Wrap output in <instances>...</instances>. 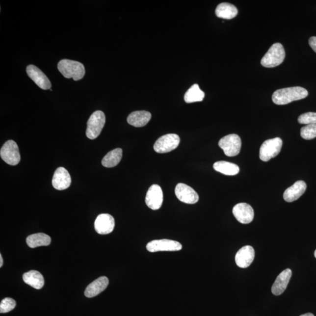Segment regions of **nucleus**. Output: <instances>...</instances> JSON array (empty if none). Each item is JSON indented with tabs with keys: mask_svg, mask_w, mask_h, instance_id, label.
I'll list each match as a JSON object with an SVG mask.
<instances>
[{
	"mask_svg": "<svg viewBox=\"0 0 316 316\" xmlns=\"http://www.w3.org/2000/svg\"><path fill=\"white\" fill-rule=\"evenodd\" d=\"M308 92L302 87H291L276 90L272 95V101L275 105H286L294 101L306 98Z\"/></svg>",
	"mask_w": 316,
	"mask_h": 316,
	"instance_id": "nucleus-1",
	"label": "nucleus"
},
{
	"mask_svg": "<svg viewBox=\"0 0 316 316\" xmlns=\"http://www.w3.org/2000/svg\"><path fill=\"white\" fill-rule=\"evenodd\" d=\"M57 69L66 79H74L75 81L80 80L85 75L84 66L80 62L69 59H63L57 64Z\"/></svg>",
	"mask_w": 316,
	"mask_h": 316,
	"instance_id": "nucleus-2",
	"label": "nucleus"
},
{
	"mask_svg": "<svg viewBox=\"0 0 316 316\" xmlns=\"http://www.w3.org/2000/svg\"><path fill=\"white\" fill-rule=\"evenodd\" d=\"M285 58V49L281 44L276 43L261 59V65L267 68H272L280 65Z\"/></svg>",
	"mask_w": 316,
	"mask_h": 316,
	"instance_id": "nucleus-3",
	"label": "nucleus"
},
{
	"mask_svg": "<svg viewBox=\"0 0 316 316\" xmlns=\"http://www.w3.org/2000/svg\"><path fill=\"white\" fill-rule=\"evenodd\" d=\"M105 123V116L102 111H96L91 115L87 121L86 136L88 138L95 139L102 132Z\"/></svg>",
	"mask_w": 316,
	"mask_h": 316,
	"instance_id": "nucleus-4",
	"label": "nucleus"
},
{
	"mask_svg": "<svg viewBox=\"0 0 316 316\" xmlns=\"http://www.w3.org/2000/svg\"><path fill=\"white\" fill-rule=\"evenodd\" d=\"M241 145V138L235 133L225 136L218 142V146L223 150L225 155L229 157L238 156Z\"/></svg>",
	"mask_w": 316,
	"mask_h": 316,
	"instance_id": "nucleus-5",
	"label": "nucleus"
},
{
	"mask_svg": "<svg viewBox=\"0 0 316 316\" xmlns=\"http://www.w3.org/2000/svg\"><path fill=\"white\" fill-rule=\"evenodd\" d=\"M282 140L276 137L269 139L263 143L260 148V158L263 162H268L270 159L277 156L282 147Z\"/></svg>",
	"mask_w": 316,
	"mask_h": 316,
	"instance_id": "nucleus-6",
	"label": "nucleus"
},
{
	"mask_svg": "<svg viewBox=\"0 0 316 316\" xmlns=\"http://www.w3.org/2000/svg\"><path fill=\"white\" fill-rule=\"evenodd\" d=\"M180 143V137L175 133H168L161 136L155 143V151L159 154L169 153L175 150Z\"/></svg>",
	"mask_w": 316,
	"mask_h": 316,
	"instance_id": "nucleus-7",
	"label": "nucleus"
},
{
	"mask_svg": "<svg viewBox=\"0 0 316 316\" xmlns=\"http://www.w3.org/2000/svg\"><path fill=\"white\" fill-rule=\"evenodd\" d=\"M0 156L8 165L15 166L19 163L21 156L16 142L13 140L6 142L0 151Z\"/></svg>",
	"mask_w": 316,
	"mask_h": 316,
	"instance_id": "nucleus-8",
	"label": "nucleus"
},
{
	"mask_svg": "<svg viewBox=\"0 0 316 316\" xmlns=\"http://www.w3.org/2000/svg\"><path fill=\"white\" fill-rule=\"evenodd\" d=\"M147 250L150 253L160 251H179L182 250L181 243L171 239H157L148 242Z\"/></svg>",
	"mask_w": 316,
	"mask_h": 316,
	"instance_id": "nucleus-9",
	"label": "nucleus"
},
{
	"mask_svg": "<svg viewBox=\"0 0 316 316\" xmlns=\"http://www.w3.org/2000/svg\"><path fill=\"white\" fill-rule=\"evenodd\" d=\"M175 194L181 202L186 204H195L199 199L198 194L196 191L184 184H179L176 185Z\"/></svg>",
	"mask_w": 316,
	"mask_h": 316,
	"instance_id": "nucleus-10",
	"label": "nucleus"
},
{
	"mask_svg": "<svg viewBox=\"0 0 316 316\" xmlns=\"http://www.w3.org/2000/svg\"><path fill=\"white\" fill-rule=\"evenodd\" d=\"M163 200V191L161 187L158 184L152 185L146 195V205L153 211H157L162 206Z\"/></svg>",
	"mask_w": 316,
	"mask_h": 316,
	"instance_id": "nucleus-11",
	"label": "nucleus"
},
{
	"mask_svg": "<svg viewBox=\"0 0 316 316\" xmlns=\"http://www.w3.org/2000/svg\"><path fill=\"white\" fill-rule=\"evenodd\" d=\"M233 213L237 221L241 224L250 223L254 219V210L247 203H241L236 205L233 209Z\"/></svg>",
	"mask_w": 316,
	"mask_h": 316,
	"instance_id": "nucleus-12",
	"label": "nucleus"
},
{
	"mask_svg": "<svg viewBox=\"0 0 316 316\" xmlns=\"http://www.w3.org/2000/svg\"><path fill=\"white\" fill-rule=\"evenodd\" d=\"M26 73L30 79L34 81L39 87L43 90L51 89V83L44 73L35 65L27 66Z\"/></svg>",
	"mask_w": 316,
	"mask_h": 316,
	"instance_id": "nucleus-13",
	"label": "nucleus"
},
{
	"mask_svg": "<svg viewBox=\"0 0 316 316\" xmlns=\"http://www.w3.org/2000/svg\"><path fill=\"white\" fill-rule=\"evenodd\" d=\"M114 227V218L110 214H100L95 222V230L99 235H108L113 231Z\"/></svg>",
	"mask_w": 316,
	"mask_h": 316,
	"instance_id": "nucleus-14",
	"label": "nucleus"
},
{
	"mask_svg": "<svg viewBox=\"0 0 316 316\" xmlns=\"http://www.w3.org/2000/svg\"><path fill=\"white\" fill-rule=\"evenodd\" d=\"M71 177L69 173L63 167L56 170L53 176V186L54 189L63 190L68 189L71 184Z\"/></svg>",
	"mask_w": 316,
	"mask_h": 316,
	"instance_id": "nucleus-15",
	"label": "nucleus"
},
{
	"mask_svg": "<svg viewBox=\"0 0 316 316\" xmlns=\"http://www.w3.org/2000/svg\"><path fill=\"white\" fill-rule=\"evenodd\" d=\"M254 258V249L250 245L245 246L237 252L235 257L236 263L239 268H248L253 262Z\"/></svg>",
	"mask_w": 316,
	"mask_h": 316,
	"instance_id": "nucleus-16",
	"label": "nucleus"
},
{
	"mask_svg": "<svg viewBox=\"0 0 316 316\" xmlns=\"http://www.w3.org/2000/svg\"><path fill=\"white\" fill-rule=\"evenodd\" d=\"M291 275H292L291 270L290 269H287L278 276L271 289L272 292L274 295H281L284 292L290 281Z\"/></svg>",
	"mask_w": 316,
	"mask_h": 316,
	"instance_id": "nucleus-17",
	"label": "nucleus"
},
{
	"mask_svg": "<svg viewBox=\"0 0 316 316\" xmlns=\"http://www.w3.org/2000/svg\"><path fill=\"white\" fill-rule=\"evenodd\" d=\"M307 185L302 181H297L292 186L288 188L284 193V199L286 202H293L296 201L303 195L306 190Z\"/></svg>",
	"mask_w": 316,
	"mask_h": 316,
	"instance_id": "nucleus-18",
	"label": "nucleus"
},
{
	"mask_svg": "<svg viewBox=\"0 0 316 316\" xmlns=\"http://www.w3.org/2000/svg\"><path fill=\"white\" fill-rule=\"evenodd\" d=\"M109 284L108 279L105 276H102L91 283L84 291L87 297H95L104 291Z\"/></svg>",
	"mask_w": 316,
	"mask_h": 316,
	"instance_id": "nucleus-19",
	"label": "nucleus"
},
{
	"mask_svg": "<svg viewBox=\"0 0 316 316\" xmlns=\"http://www.w3.org/2000/svg\"><path fill=\"white\" fill-rule=\"evenodd\" d=\"M151 114L146 111H136L132 112L127 118V122L135 127H144L150 122Z\"/></svg>",
	"mask_w": 316,
	"mask_h": 316,
	"instance_id": "nucleus-20",
	"label": "nucleus"
},
{
	"mask_svg": "<svg viewBox=\"0 0 316 316\" xmlns=\"http://www.w3.org/2000/svg\"><path fill=\"white\" fill-rule=\"evenodd\" d=\"M23 278L25 283L36 290H41L44 287L45 283L44 276L37 270H30L24 273Z\"/></svg>",
	"mask_w": 316,
	"mask_h": 316,
	"instance_id": "nucleus-21",
	"label": "nucleus"
},
{
	"mask_svg": "<svg viewBox=\"0 0 316 316\" xmlns=\"http://www.w3.org/2000/svg\"><path fill=\"white\" fill-rule=\"evenodd\" d=\"M238 14V10L235 5L228 2H222L215 9V15L223 19L231 20Z\"/></svg>",
	"mask_w": 316,
	"mask_h": 316,
	"instance_id": "nucleus-22",
	"label": "nucleus"
},
{
	"mask_svg": "<svg viewBox=\"0 0 316 316\" xmlns=\"http://www.w3.org/2000/svg\"><path fill=\"white\" fill-rule=\"evenodd\" d=\"M213 168L215 171L227 176H235L239 172L238 165L226 161H218L214 163Z\"/></svg>",
	"mask_w": 316,
	"mask_h": 316,
	"instance_id": "nucleus-23",
	"label": "nucleus"
},
{
	"mask_svg": "<svg viewBox=\"0 0 316 316\" xmlns=\"http://www.w3.org/2000/svg\"><path fill=\"white\" fill-rule=\"evenodd\" d=\"M51 242V237L44 233L34 234L28 236L26 238L27 245L31 248L41 246H48L50 245Z\"/></svg>",
	"mask_w": 316,
	"mask_h": 316,
	"instance_id": "nucleus-24",
	"label": "nucleus"
},
{
	"mask_svg": "<svg viewBox=\"0 0 316 316\" xmlns=\"http://www.w3.org/2000/svg\"><path fill=\"white\" fill-rule=\"evenodd\" d=\"M122 156L123 150L121 148L115 149L103 158L102 165L105 168H113L120 162Z\"/></svg>",
	"mask_w": 316,
	"mask_h": 316,
	"instance_id": "nucleus-25",
	"label": "nucleus"
},
{
	"mask_svg": "<svg viewBox=\"0 0 316 316\" xmlns=\"http://www.w3.org/2000/svg\"><path fill=\"white\" fill-rule=\"evenodd\" d=\"M205 96V93L200 89L199 85L194 84L185 93L184 99L186 103H192L203 101Z\"/></svg>",
	"mask_w": 316,
	"mask_h": 316,
	"instance_id": "nucleus-26",
	"label": "nucleus"
},
{
	"mask_svg": "<svg viewBox=\"0 0 316 316\" xmlns=\"http://www.w3.org/2000/svg\"><path fill=\"white\" fill-rule=\"evenodd\" d=\"M300 135L303 139L310 140L316 137V124L303 127L300 130Z\"/></svg>",
	"mask_w": 316,
	"mask_h": 316,
	"instance_id": "nucleus-27",
	"label": "nucleus"
},
{
	"mask_svg": "<svg viewBox=\"0 0 316 316\" xmlns=\"http://www.w3.org/2000/svg\"><path fill=\"white\" fill-rule=\"evenodd\" d=\"M16 302L14 299L7 297L3 299L0 303V313L6 314L10 312L16 308Z\"/></svg>",
	"mask_w": 316,
	"mask_h": 316,
	"instance_id": "nucleus-28",
	"label": "nucleus"
},
{
	"mask_svg": "<svg viewBox=\"0 0 316 316\" xmlns=\"http://www.w3.org/2000/svg\"><path fill=\"white\" fill-rule=\"evenodd\" d=\"M298 122L301 124H316V112H309L300 115L298 118Z\"/></svg>",
	"mask_w": 316,
	"mask_h": 316,
	"instance_id": "nucleus-29",
	"label": "nucleus"
},
{
	"mask_svg": "<svg viewBox=\"0 0 316 316\" xmlns=\"http://www.w3.org/2000/svg\"><path fill=\"white\" fill-rule=\"evenodd\" d=\"M309 44L310 46L312 48L316 53V36H312L309 39Z\"/></svg>",
	"mask_w": 316,
	"mask_h": 316,
	"instance_id": "nucleus-30",
	"label": "nucleus"
},
{
	"mask_svg": "<svg viewBox=\"0 0 316 316\" xmlns=\"http://www.w3.org/2000/svg\"><path fill=\"white\" fill-rule=\"evenodd\" d=\"M3 264V260L1 254L0 255V267H2Z\"/></svg>",
	"mask_w": 316,
	"mask_h": 316,
	"instance_id": "nucleus-31",
	"label": "nucleus"
},
{
	"mask_svg": "<svg viewBox=\"0 0 316 316\" xmlns=\"http://www.w3.org/2000/svg\"><path fill=\"white\" fill-rule=\"evenodd\" d=\"M300 316H315L314 314H311V313H308V314H304Z\"/></svg>",
	"mask_w": 316,
	"mask_h": 316,
	"instance_id": "nucleus-32",
	"label": "nucleus"
},
{
	"mask_svg": "<svg viewBox=\"0 0 316 316\" xmlns=\"http://www.w3.org/2000/svg\"><path fill=\"white\" fill-rule=\"evenodd\" d=\"M315 257H316V251H315Z\"/></svg>",
	"mask_w": 316,
	"mask_h": 316,
	"instance_id": "nucleus-33",
	"label": "nucleus"
}]
</instances>
